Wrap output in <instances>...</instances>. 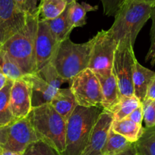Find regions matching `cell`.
I'll return each instance as SVG.
<instances>
[{"mask_svg": "<svg viewBox=\"0 0 155 155\" xmlns=\"http://www.w3.org/2000/svg\"><path fill=\"white\" fill-rule=\"evenodd\" d=\"M22 155H62L56 148L43 140L30 144Z\"/></svg>", "mask_w": 155, "mask_h": 155, "instance_id": "cell-27", "label": "cell"}, {"mask_svg": "<svg viewBox=\"0 0 155 155\" xmlns=\"http://www.w3.org/2000/svg\"><path fill=\"white\" fill-rule=\"evenodd\" d=\"M137 154V150L136 147H135V143H132L130 146L127 147L126 149H125L124 150H123L120 153H117L116 155H136Z\"/></svg>", "mask_w": 155, "mask_h": 155, "instance_id": "cell-35", "label": "cell"}, {"mask_svg": "<svg viewBox=\"0 0 155 155\" xmlns=\"http://www.w3.org/2000/svg\"><path fill=\"white\" fill-rule=\"evenodd\" d=\"M37 1L38 0H14L17 8L26 15L34 14L37 11Z\"/></svg>", "mask_w": 155, "mask_h": 155, "instance_id": "cell-31", "label": "cell"}, {"mask_svg": "<svg viewBox=\"0 0 155 155\" xmlns=\"http://www.w3.org/2000/svg\"><path fill=\"white\" fill-rule=\"evenodd\" d=\"M68 4L65 11L59 16L51 20H46L47 25L50 27L52 34L58 43H61L69 37L71 31L74 28L70 25L68 18Z\"/></svg>", "mask_w": 155, "mask_h": 155, "instance_id": "cell-19", "label": "cell"}, {"mask_svg": "<svg viewBox=\"0 0 155 155\" xmlns=\"http://www.w3.org/2000/svg\"><path fill=\"white\" fill-rule=\"evenodd\" d=\"M150 18L152 20V25L150 28V43L153 41L155 39V5L152 7L151 14H150Z\"/></svg>", "mask_w": 155, "mask_h": 155, "instance_id": "cell-34", "label": "cell"}, {"mask_svg": "<svg viewBox=\"0 0 155 155\" xmlns=\"http://www.w3.org/2000/svg\"><path fill=\"white\" fill-rule=\"evenodd\" d=\"M101 1L102 2L104 15L115 17L127 0H101Z\"/></svg>", "mask_w": 155, "mask_h": 155, "instance_id": "cell-30", "label": "cell"}, {"mask_svg": "<svg viewBox=\"0 0 155 155\" xmlns=\"http://www.w3.org/2000/svg\"><path fill=\"white\" fill-rule=\"evenodd\" d=\"M136 155H140V154H138V153H137V154Z\"/></svg>", "mask_w": 155, "mask_h": 155, "instance_id": "cell-43", "label": "cell"}, {"mask_svg": "<svg viewBox=\"0 0 155 155\" xmlns=\"http://www.w3.org/2000/svg\"><path fill=\"white\" fill-rule=\"evenodd\" d=\"M23 78L28 83L31 88L32 109L50 104L58 91L57 89L47 83L38 72L25 74Z\"/></svg>", "mask_w": 155, "mask_h": 155, "instance_id": "cell-14", "label": "cell"}, {"mask_svg": "<svg viewBox=\"0 0 155 155\" xmlns=\"http://www.w3.org/2000/svg\"><path fill=\"white\" fill-rule=\"evenodd\" d=\"M111 129L132 143L138 141L144 130L142 125L137 124L126 118L121 120H113Z\"/></svg>", "mask_w": 155, "mask_h": 155, "instance_id": "cell-20", "label": "cell"}, {"mask_svg": "<svg viewBox=\"0 0 155 155\" xmlns=\"http://www.w3.org/2000/svg\"><path fill=\"white\" fill-rule=\"evenodd\" d=\"M154 78V71L141 65L138 61L135 62L132 76L134 95L141 103L145 100L149 85Z\"/></svg>", "mask_w": 155, "mask_h": 155, "instance_id": "cell-15", "label": "cell"}, {"mask_svg": "<svg viewBox=\"0 0 155 155\" xmlns=\"http://www.w3.org/2000/svg\"><path fill=\"white\" fill-rule=\"evenodd\" d=\"M68 83L78 105L85 107H102L103 95L101 83L96 74L90 68H86L77 74Z\"/></svg>", "mask_w": 155, "mask_h": 155, "instance_id": "cell-9", "label": "cell"}, {"mask_svg": "<svg viewBox=\"0 0 155 155\" xmlns=\"http://www.w3.org/2000/svg\"><path fill=\"white\" fill-rule=\"evenodd\" d=\"M113 121V114L108 110H103L94 126L82 155H102Z\"/></svg>", "mask_w": 155, "mask_h": 155, "instance_id": "cell-12", "label": "cell"}, {"mask_svg": "<svg viewBox=\"0 0 155 155\" xmlns=\"http://www.w3.org/2000/svg\"><path fill=\"white\" fill-rule=\"evenodd\" d=\"M58 44L46 20L40 18L35 41L37 72L51 62Z\"/></svg>", "mask_w": 155, "mask_h": 155, "instance_id": "cell-11", "label": "cell"}, {"mask_svg": "<svg viewBox=\"0 0 155 155\" xmlns=\"http://www.w3.org/2000/svg\"><path fill=\"white\" fill-rule=\"evenodd\" d=\"M145 61L150 62L152 66L155 65V39L151 42L150 49L145 57Z\"/></svg>", "mask_w": 155, "mask_h": 155, "instance_id": "cell-33", "label": "cell"}, {"mask_svg": "<svg viewBox=\"0 0 155 155\" xmlns=\"http://www.w3.org/2000/svg\"><path fill=\"white\" fill-rule=\"evenodd\" d=\"M23 153H19V152H14V151H11V150H4L2 151V155H22Z\"/></svg>", "mask_w": 155, "mask_h": 155, "instance_id": "cell-38", "label": "cell"}, {"mask_svg": "<svg viewBox=\"0 0 155 155\" xmlns=\"http://www.w3.org/2000/svg\"><path fill=\"white\" fill-rule=\"evenodd\" d=\"M126 119L137 123L138 125H141L143 121V110L142 106H139L138 108L135 109L134 111H132L129 116L126 117Z\"/></svg>", "mask_w": 155, "mask_h": 155, "instance_id": "cell-32", "label": "cell"}, {"mask_svg": "<svg viewBox=\"0 0 155 155\" xmlns=\"http://www.w3.org/2000/svg\"><path fill=\"white\" fill-rule=\"evenodd\" d=\"M146 98L155 100V78L153 79V81H151V83L150 84V85H149Z\"/></svg>", "mask_w": 155, "mask_h": 155, "instance_id": "cell-36", "label": "cell"}, {"mask_svg": "<svg viewBox=\"0 0 155 155\" xmlns=\"http://www.w3.org/2000/svg\"><path fill=\"white\" fill-rule=\"evenodd\" d=\"M98 9V6H94L87 2L78 3L73 1L68 4V18L70 25L73 28L83 27L86 25V16L88 12H94Z\"/></svg>", "mask_w": 155, "mask_h": 155, "instance_id": "cell-18", "label": "cell"}, {"mask_svg": "<svg viewBox=\"0 0 155 155\" xmlns=\"http://www.w3.org/2000/svg\"><path fill=\"white\" fill-rule=\"evenodd\" d=\"M141 105L138 97L134 96L122 97L114 107L109 111L113 114V120H121L126 118L132 111Z\"/></svg>", "mask_w": 155, "mask_h": 155, "instance_id": "cell-22", "label": "cell"}, {"mask_svg": "<svg viewBox=\"0 0 155 155\" xmlns=\"http://www.w3.org/2000/svg\"><path fill=\"white\" fill-rule=\"evenodd\" d=\"M92 38L84 44H75L66 38L58 44L50 63L57 72L69 82L73 78L88 68Z\"/></svg>", "mask_w": 155, "mask_h": 155, "instance_id": "cell-3", "label": "cell"}, {"mask_svg": "<svg viewBox=\"0 0 155 155\" xmlns=\"http://www.w3.org/2000/svg\"><path fill=\"white\" fill-rule=\"evenodd\" d=\"M27 15L16 6L14 0H0V48L26 24Z\"/></svg>", "mask_w": 155, "mask_h": 155, "instance_id": "cell-10", "label": "cell"}, {"mask_svg": "<svg viewBox=\"0 0 155 155\" xmlns=\"http://www.w3.org/2000/svg\"><path fill=\"white\" fill-rule=\"evenodd\" d=\"M10 107L16 120L28 116L32 110L31 88L23 78L13 83L10 91Z\"/></svg>", "mask_w": 155, "mask_h": 155, "instance_id": "cell-13", "label": "cell"}, {"mask_svg": "<svg viewBox=\"0 0 155 155\" xmlns=\"http://www.w3.org/2000/svg\"><path fill=\"white\" fill-rule=\"evenodd\" d=\"M7 81H8V78H7L5 74L3 73L2 68H0V90L5 87V85L7 83Z\"/></svg>", "mask_w": 155, "mask_h": 155, "instance_id": "cell-37", "label": "cell"}, {"mask_svg": "<svg viewBox=\"0 0 155 155\" xmlns=\"http://www.w3.org/2000/svg\"><path fill=\"white\" fill-rule=\"evenodd\" d=\"M142 2H146V3L149 4L150 5H151L152 7L155 5V0H141Z\"/></svg>", "mask_w": 155, "mask_h": 155, "instance_id": "cell-39", "label": "cell"}, {"mask_svg": "<svg viewBox=\"0 0 155 155\" xmlns=\"http://www.w3.org/2000/svg\"><path fill=\"white\" fill-rule=\"evenodd\" d=\"M50 104L65 121L69 118L78 106L75 97L70 87L59 88Z\"/></svg>", "mask_w": 155, "mask_h": 155, "instance_id": "cell-16", "label": "cell"}, {"mask_svg": "<svg viewBox=\"0 0 155 155\" xmlns=\"http://www.w3.org/2000/svg\"><path fill=\"white\" fill-rule=\"evenodd\" d=\"M151 9V5L141 0H127L109 29L117 44L122 39L129 37L134 45L138 33L150 18Z\"/></svg>", "mask_w": 155, "mask_h": 155, "instance_id": "cell-5", "label": "cell"}, {"mask_svg": "<svg viewBox=\"0 0 155 155\" xmlns=\"http://www.w3.org/2000/svg\"><path fill=\"white\" fill-rule=\"evenodd\" d=\"M0 68L7 78L13 81L21 79L25 76L20 67L2 50H0Z\"/></svg>", "mask_w": 155, "mask_h": 155, "instance_id": "cell-26", "label": "cell"}, {"mask_svg": "<svg viewBox=\"0 0 155 155\" xmlns=\"http://www.w3.org/2000/svg\"><path fill=\"white\" fill-rule=\"evenodd\" d=\"M65 1H66V2H68V4H69V3H71V2H73V0H65Z\"/></svg>", "mask_w": 155, "mask_h": 155, "instance_id": "cell-41", "label": "cell"}, {"mask_svg": "<svg viewBox=\"0 0 155 155\" xmlns=\"http://www.w3.org/2000/svg\"><path fill=\"white\" fill-rule=\"evenodd\" d=\"M135 144L138 154L155 155V126L144 128L142 135Z\"/></svg>", "mask_w": 155, "mask_h": 155, "instance_id": "cell-25", "label": "cell"}, {"mask_svg": "<svg viewBox=\"0 0 155 155\" xmlns=\"http://www.w3.org/2000/svg\"><path fill=\"white\" fill-rule=\"evenodd\" d=\"M131 144L132 142L125 137L110 129L105 146L103 149L102 155H116L124 150Z\"/></svg>", "mask_w": 155, "mask_h": 155, "instance_id": "cell-24", "label": "cell"}, {"mask_svg": "<svg viewBox=\"0 0 155 155\" xmlns=\"http://www.w3.org/2000/svg\"><path fill=\"white\" fill-rule=\"evenodd\" d=\"M38 73L47 83L57 90L60 88L63 83L67 81L57 72L55 67L51 63H49L45 67L41 68Z\"/></svg>", "mask_w": 155, "mask_h": 155, "instance_id": "cell-28", "label": "cell"}, {"mask_svg": "<svg viewBox=\"0 0 155 155\" xmlns=\"http://www.w3.org/2000/svg\"><path fill=\"white\" fill-rule=\"evenodd\" d=\"M104 109L78 106L66 121L65 148L62 155H82L95 123Z\"/></svg>", "mask_w": 155, "mask_h": 155, "instance_id": "cell-2", "label": "cell"}, {"mask_svg": "<svg viewBox=\"0 0 155 155\" xmlns=\"http://www.w3.org/2000/svg\"><path fill=\"white\" fill-rule=\"evenodd\" d=\"M73 1H78V0H73Z\"/></svg>", "mask_w": 155, "mask_h": 155, "instance_id": "cell-42", "label": "cell"}, {"mask_svg": "<svg viewBox=\"0 0 155 155\" xmlns=\"http://www.w3.org/2000/svg\"><path fill=\"white\" fill-rule=\"evenodd\" d=\"M143 110V120L145 127L155 126V100L146 98L141 103Z\"/></svg>", "mask_w": 155, "mask_h": 155, "instance_id": "cell-29", "label": "cell"}, {"mask_svg": "<svg viewBox=\"0 0 155 155\" xmlns=\"http://www.w3.org/2000/svg\"><path fill=\"white\" fill-rule=\"evenodd\" d=\"M14 81L8 79L6 84L0 90V127L8 125L16 120L10 107V91Z\"/></svg>", "mask_w": 155, "mask_h": 155, "instance_id": "cell-21", "label": "cell"}, {"mask_svg": "<svg viewBox=\"0 0 155 155\" xmlns=\"http://www.w3.org/2000/svg\"><path fill=\"white\" fill-rule=\"evenodd\" d=\"M65 0H41L38 8L40 18L51 20L60 15L68 5Z\"/></svg>", "mask_w": 155, "mask_h": 155, "instance_id": "cell-23", "label": "cell"}, {"mask_svg": "<svg viewBox=\"0 0 155 155\" xmlns=\"http://www.w3.org/2000/svg\"><path fill=\"white\" fill-rule=\"evenodd\" d=\"M39 20L38 8L34 14L27 15L24 28L10 37L0 48L20 67L25 75L37 72L35 41Z\"/></svg>", "mask_w": 155, "mask_h": 155, "instance_id": "cell-1", "label": "cell"}, {"mask_svg": "<svg viewBox=\"0 0 155 155\" xmlns=\"http://www.w3.org/2000/svg\"><path fill=\"white\" fill-rule=\"evenodd\" d=\"M88 68L97 78H107L113 72V63L117 42L110 31H101L92 38Z\"/></svg>", "mask_w": 155, "mask_h": 155, "instance_id": "cell-7", "label": "cell"}, {"mask_svg": "<svg viewBox=\"0 0 155 155\" xmlns=\"http://www.w3.org/2000/svg\"><path fill=\"white\" fill-rule=\"evenodd\" d=\"M134 45L129 37L122 39L117 44L113 63V73L118 84L120 97L134 96L132 76L137 61Z\"/></svg>", "mask_w": 155, "mask_h": 155, "instance_id": "cell-6", "label": "cell"}, {"mask_svg": "<svg viewBox=\"0 0 155 155\" xmlns=\"http://www.w3.org/2000/svg\"><path fill=\"white\" fill-rule=\"evenodd\" d=\"M2 151H3V148H2V147L0 146V155H2Z\"/></svg>", "mask_w": 155, "mask_h": 155, "instance_id": "cell-40", "label": "cell"}, {"mask_svg": "<svg viewBox=\"0 0 155 155\" xmlns=\"http://www.w3.org/2000/svg\"><path fill=\"white\" fill-rule=\"evenodd\" d=\"M39 140L48 143L61 153L65 148L66 121L50 104L33 108L29 114Z\"/></svg>", "mask_w": 155, "mask_h": 155, "instance_id": "cell-4", "label": "cell"}, {"mask_svg": "<svg viewBox=\"0 0 155 155\" xmlns=\"http://www.w3.org/2000/svg\"><path fill=\"white\" fill-rule=\"evenodd\" d=\"M38 140L29 115L0 127V146L4 150L23 153L30 144Z\"/></svg>", "mask_w": 155, "mask_h": 155, "instance_id": "cell-8", "label": "cell"}, {"mask_svg": "<svg viewBox=\"0 0 155 155\" xmlns=\"http://www.w3.org/2000/svg\"><path fill=\"white\" fill-rule=\"evenodd\" d=\"M102 90V107L105 110H110L120 100V91L116 77L112 72L107 78H98Z\"/></svg>", "mask_w": 155, "mask_h": 155, "instance_id": "cell-17", "label": "cell"}]
</instances>
